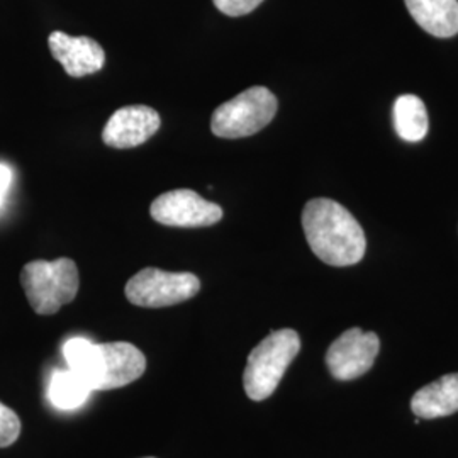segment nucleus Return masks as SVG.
I'll return each instance as SVG.
<instances>
[{
    "instance_id": "nucleus-17",
    "label": "nucleus",
    "mask_w": 458,
    "mask_h": 458,
    "mask_svg": "<svg viewBox=\"0 0 458 458\" xmlns=\"http://www.w3.org/2000/svg\"><path fill=\"white\" fill-rule=\"evenodd\" d=\"M11 183H13V170L7 165L0 164V208L4 206Z\"/></svg>"
},
{
    "instance_id": "nucleus-1",
    "label": "nucleus",
    "mask_w": 458,
    "mask_h": 458,
    "mask_svg": "<svg viewBox=\"0 0 458 458\" xmlns=\"http://www.w3.org/2000/svg\"><path fill=\"white\" fill-rule=\"evenodd\" d=\"M302 228L312 253L331 267L355 265L365 255L367 240L360 223L336 200H310L302 211Z\"/></svg>"
},
{
    "instance_id": "nucleus-15",
    "label": "nucleus",
    "mask_w": 458,
    "mask_h": 458,
    "mask_svg": "<svg viewBox=\"0 0 458 458\" xmlns=\"http://www.w3.org/2000/svg\"><path fill=\"white\" fill-rule=\"evenodd\" d=\"M21 435V420L14 411L0 403V448L16 443Z\"/></svg>"
},
{
    "instance_id": "nucleus-11",
    "label": "nucleus",
    "mask_w": 458,
    "mask_h": 458,
    "mask_svg": "<svg viewBox=\"0 0 458 458\" xmlns=\"http://www.w3.org/2000/svg\"><path fill=\"white\" fill-rule=\"evenodd\" d=\"M411 410L420 420L446 418L458 412V374L443 376L412 395Z\"/></svg>"
},
{
    "instance_id": "nucleus-16",
    "label": "nucleus",
    "mask_w": 458,
    "mask_h": 458,
    "mask_svg": "<svg viewBox=\"0 0 458 458\" xmlns=\"http://www.w3.org/2000/svg\"><path fill=\"white\" fill-rule=\"evenodd\" d=\"M219 13L229 17L246 16L253 13L263 0H213Z\"/></svg>"
},
{
    "instance_id": "nucleus-7",
    "label": "nucleus",
    "mask_w": 458,
    "mask_h": 458,
    "mask_svg": "<svg viewBox=\"0 0 458 458\" xmlns=\"http://www.w3.org/2000/svg\"><path fill=\"white\" fill-rule=\"evenodd\" d=\"M149 214L157 223L170 228H208L223 219L221 206L189 189H177L157 197Z\"/></svg>"
},
{
    "instance_id": "nucleus-9",
    "label": "nucleus",
    "mask_w": 458,
    "mask_h": 458,
    "mask_svg": "<svg viewBox=\"0 0 458 458\" xmlns=\"http://www.w3.org/2000/svg\"><path fill=\"white\" fill-rule=\"evenodd\" d=\"M160 114L143 104L117 109L102 131V141L115 149H130L147 143L160 130Z\"/></svg>"
},
{
    "instance_id": "nucleus-5",
    "label": "nucleus",
    "mask_w": 458,
    "mask_h": 458,
    "mask_svg": "<svg viewBox=\"0 0 458 458\" xmlns=\"http://www.w3.org/2000/svg\"><path fill=\"white\" fill-rule=\"evenodd\" d=\"M200 280L189 272H165L148 267L138 272L126 284L128 301L140 308H168L196 297Z\"/></svg>"
},
{
    "instance_id": "nucleus-2",
    "label": "nucleus",
    "mask_w": 458,
    "mask_h": 458,
    "mask_svg": "<svg viewBox=\"0 0 458 458\" xmlns=\"http://www.w3.org/2000/svg\"><path fill=\"white\" fill-rule=\"evenodd\" d=\"M301 350V338L294 329L272 331L248 355L243 386L251 401L268 399Z\"/></svg>"
},
{
    "instance_id": "nucleus-13",
    "label": "nucleus",
    "mask_w": 458,
    "mask_h": 458,
    "mask_svg": "<svg viewBox=\"0 0 458 458\" xmlns=\"http://www.w3.org/2000/svg\"><path fill=\"white\" fill-rule=\"evenodd\" d=\"M94 393L82 377L73 370H55L49 378V403L58 410L72 411L81 408Z\"/></svg>"
},
{
    "instance_id": "nucleus-18",
    "label": "nucleus",
    "mask_w": 458,
    "mask_h": 458,
    "mask_svg": "<svg viewBox=\"0 0 458 458\" xmlns=\"http://www.w3.org/2000/svg\"><path fill=\"white\" fill-rule=\"evenodd\" d=\"M145 458H155V457H145Z\"/></svg>"
},
{
    "instance_id": "nucleus-10",
    "label": "nucleus",
    "mask_w": 458,
    "mask_h": 458,
    "mask_svg": "<svg viewBox=\"0 0 458 458\" xmlns=\"http://www.w3.org/2000/svg\"><path fill=\"white\" fill-rule=\"evenodd\" d=\"M48 47L55 60L73 79L98 73L106 65L104 48L89 36H68L62 31H53L49 34Z\"/></svg>"
},
{
    "instance_id": "nucleus-3",
    "label": "nucleus",
    "mask_w": 458,
    "mask_h": 458,
    "mask_svg": "<svg viewBox=\"0 0 458 458\" xmlns=\"http://www.w3.org/2000/svg\"><path fill=\"white\" fill-rule=\"evenodd\" d=\"M79 268L70 259L34 260L21 272V285L34 312L49 316L72 302L79 293Z\"/></svg>"
},
{
    "instance_id": "nucleus-4",
    "label": "nucleus",
    "mask_w": 458,
    "mask_h": 458,
    "mask_svg": "<svg viewBox=\"0 0 458 458\" xmlns=\"http://www.w3.org/2000/svg\"><path fill=\"white\" fill-rule=\"evenodd\" d=\"M277 109V98L267 87H250L214 111L211 131L226 140L248 138L268 126Z\"/></svg>"
},
{
    "instance_id": "nucleus-12",
    "label": "nucleus",
    "mask_w": 458,
    "mask_h": 458,
    "mask_svg": "<svg viewBox=\"0 0 458 458\" xmlns=\"http://www.w3.org/2000/svg\"><path fill=\"white\" fill-rule=\"evenodd\" d=\"M412 19L437 38L458 34V0H404Z\"/></svg>"
},
{
    "instance_id": "nucleus-14",
    "label": "nucleus",
    "mask_w": 458,
    "mask_h": 458,
    "mask_svg": "<svg viewBox=\"0 0 458 458\" xmlns=\"http://www.w3.org/2000/svg\"><path fill=\"white\" fill-rule=\"evenodd\" d=\"M394 126L404 141H421L428 134V113L423 100L416 96L397 98L394 102Z\"/></svg>"
},
{
    "instance_id": "nucleus-8",
    "label": "nucleus",
    "mask_w": 458,
    "mask_h": 458,
    "mask_svg": "<svg viewBox=\"0 0 458 458\" xmlns=\"http://www.w3.org/2000/svg\"><path fill=\"white\" fill-rule=\"evenodd\" d=\"M378 350L380 342L376 333L360 327L346 329L327 348V370L336 380H355L374 367Z\"/></svg>"
},
{
    "instance_id": "nucleus-6",
    "label": "nucleus",
    "mask_w": 458,
    "mask_h": 458,
    "mask_svg": "<svg viewBox=\"0 0 458 458\" xmlns=\"http://www.w3.org/2000/svg\"><path fill=\"white\" fill-rule=\"evenodd\" d=\"M145 370L147 357L134 344H96L85 382L92 391H111L138 380Z\"/></svg>"
}]
</instances>
